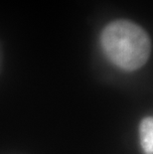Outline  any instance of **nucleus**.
<instances>
[{
    "mask_svg": "<svg viewBox=\"0 0 153 154\" xmlns=\"http://www.w3.org/2000/svg\"><path fill=\"white\" fill-rule=\"evenodd\" d=\"M100 43L109 60L128 72L144 66L151 53L148 34L140 26L127 20L109 23L103 29Z\"/></svg>",
    "mask_w": 153,
    "mask_h": 154,
    "instance_id": "obj_1",
    "label": "nucleus"
},
{
    "mask_svg": "<svg viewBox=\"0 0 153 154\" xmlns=\"http://www.w3.org/2000/svg\"><path fill=\"white\" fill-rule=\"evenodd\" d=\"M139 139L145 154H153V117L146 116L139 123Z\"/></svg>",
    "mask_w": 153,
    "mask_h": 154,
    "instance_id": "obj_2",
    "label": "nucleus"
}]
</instances>
